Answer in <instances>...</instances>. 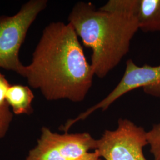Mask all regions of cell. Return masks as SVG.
Returning a JSON list of instances; mask_svg holds the SVG:
<instances>
[{"instance_id": "1", "label": "cell", "mask_w": 160, "mask_h": 160, "mask_svg": "<svg viewBox=\"0 0 160 160\" xmlns=\"http://www.w3.org/2000/svg\"><path fill=\"white\" fill-rule=\"evenodd\" d=\"M23 77L47 100L79 103L92 88L94 74L73 27L53 22L42 31Z\"/></svg>"}, {"instance_id": "2", "label": "cell", "mask_w": 160, "mask_h": 160, "mask_svg": "<svg viewBox=\"0 0 160 160\" xmlns=\"http://www.w3.org/2000/svg\"><path fill=\"white\" fill-rule=\"evenodd\" d=\"M68 21L82 45L92 50L94 76L104 78L128 53L139 30L137 16L97 9L90 2L79 1L72 7Z\"/></svg>"}, {"instance_id": "3", "label": "cell", "mask_w": 160, "mask_h": 160, "mask_svg": "<svg viewBox=\"0 0 160 160\" xmlns=\"http://www.w3.org/2000/svg\"><path fill=\"white\" fill-rule=\"evenodd\" d=\"M48 5L47 0H30L12 16H0V68L23 77L25 65L19 52L29 28Z\"/></svg>"}, {"instance_id": "4", "label": "cell", "mask_w": 160, "mask_h": 160, "mask_svg": "<svg viewBox=\"0 0 160 160\" xmlns=\"http://www.w3.org/2000/svg\"><path fill=\"white\" fill-rule=\"evenodd\" d=\"M147 132L131 120L119 119L114 130H105L96 139V149L105 160H147L143 152Z\"/></svg>"}, {"instance_id": "5", "label": "cell", "mask_w": 160, "mask_h": 160, "mask_svg": "<svg viewBox=\"0 0 160 160\" xmlns=\"http://www.w3.org/2000/svg\"><path fill=\"white\" fill-rule=\"evenodd\" d=\"M96 139L87 132L63 134L43 126L36 147L26 160H75L96 149Z\"/></svg>"}, {"instance_id": "6", "label": "cell", "mask_w": 160, "mask_h": 160, "mask_svg": "<svg viewBox=\"0 0 160 160\" xmlns=\"http://www.w3.org/2000/svg\"><path fill=\"white\" fill-rule=\"evenodd\" d=\"M139 88L149 96L160 98V64L157 66L145 64L141 67L132 59H128L123 75L113 90L100 102L72 119V123L85 120L97 110H107L122 96Z\"/></svg>"}, {"instance_id": "7", "label": "cell", "mask_w": 160, "mask_h": 160, "mask_svg": "<svg viewBox=\"0 0 160 160\" xmlns=\"http://www.w3.org/2000/svg\"><path fill=\"white\" fill-rule=\"evenodd\" d=\"M34 98L29 87L14 84L11 85L7 92L6 102L14 114H31L33 113L32 102Z\"/></svg>"}, {"instance_id": "8", "label": "cell", "mask_w": 160, "mask_h": 160, "mask_svg": "<svg viewBox=\"0 0 160 160\" xmlns=\"http://www.w3.org/2000/svg\"><path fill=\"white\" fill-rule=\"evenodd\" d=\"M137 19L139 30L160 33V0H140Z\"/></svg>"}, {"instance_id": "9", "label": "cell", "mask_w": 160, "mask_h": 160, "mask_svg": "<svg viewBox=\"0 0 160 160\" xmlns=\"http://www.w3.org/2000/svg\"><path fill=\"white\" fill-rule=\"evenodd\" d=\"M140 0H110L99 8L104 12H116L137 16Z\"/></svg>"}, {"instance_id": "10", "label": "cell", "mask_w": 160, "mask_h": 160, "mask_svg": "<svg viewBox=\"0 0 160 160\" xmlns=\"http://www.w3.org/2000/svg\"><path fill=\"white\" fill-rule=\"evenodd\" d=\"M147 139L154 160H160V123L153 125L150 131L147 132Z\"/></svg>"}, {"instance_id": "11", "label": "cell", "mask_w": 160, "mask_h": 160, "mask_svg": "<svg viewBox=\"0 0 160 160\" xmlns=\"http://www.w3.org/2000/svg\"><path fill=\"white\" fill-rule=\"evenodd\" d=\"M13 119V113L8 104L0 106V138L6 136Z\"/></svg>"}, {"instance_id": "12", "label": "cell", "mask_w": 160, "mask_h": 160, "mask_svg": "<svg viewBox=\"0 0 160 160\" xmlns=\"http://www.w3.org/2000/svg\"><path fill=\"white\" fill-rule=\"evenodd\" d=\"M11 86L4 75L0 72V106L8 104L6 102V95Z\"/></svg>"}, {"instance_id": "13", "label": "cell", "mask_w": 160, "mask_h": 160, "mask_svg": "<svg viewBox=\"0 0 160 160\" xmlns=\"http://www.w3.org/2000/svg\"><path fill=\"white\" fill-rule=\"evenodd\" d=\"M75 160H102L97 151L88 152Z\"/></svg>"}]
</instances>
